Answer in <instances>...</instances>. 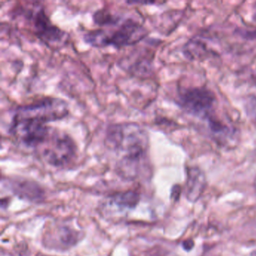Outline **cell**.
I'll list each match as a JSON object with an SVG mask.
<instances>
[{"label": "cell", "mask_w": 256, "mask_h": 256, "mask_svg": "<svg viewBox=\"0 0 256 256\" xmlns=\"http://www.w3.org/2000/svg\"><path fill=\"white\" fill-rule=\"evenodd\" d=\"M184 53L188 59L194 60H203L214 54V52L208 47V44L202 40V36L191 38L184 46Z\"/></svg>", "instance_id": "8"}, {"label": "cell", "mask_w": 256, "mask_h": 256, "mask_svg": "<svg viewBox=\"0 0 256 256\" xmlns=\"http://www.w3.org/2000/svg\"><path fill=\"white\" fill-rule=\"evenodd\" d=\"M16 194L30 200H37L42 198V188L36 184L26 180L13 181L11 184Z\"/></svg>", "instance_id": "9"}, {"label": "cell", "mask_w": 256, "mask_h": 256, "mask_svg": "<svg viewBox=\"0 0 256 256\" xmlns=\"http://www.w3.org/2000/svg\"><path fill=\"white\" fill-rule=\"evenodd\" d=\"M206 180L204 174L198 168L190 167L187 170L186 196L188 202H197L204 192Z\"/></svg>", "instance_id": "7"}, {"label": "cell", "mask_w": 256, "mask_h": 256, "mask_svg": "<svg viewBox=\"0 0 256 256\" xmlns=\"http://www.w3.org/2000/svg\"><path fill=\"white\" fill-rule=\"evenodd\" d=\"M254 188H256V180H254Z\"/></svg>", "instance_id": "13"}, {"label": "cell", "mask_w": 256, "mask_h": 256, "mask_svg": "<svg viewBox=\"0 0 256 256\" xmlns=\"http://www.w3.org/2000/svg\"><path fill=\"white\" fill-rule=\"evenodd\" d=\"M35 152L49 166L66 167L77 157L78 146L68 133L52 128L47 138Z\"/></svg>", "instance_id": "6"}, {"label": "cell", "mask_w": 256, "mask_h": 256, "mask_svg": "<svg viewBox=\"0 0 256 256\" xmlns=\"http://www.w3.org/2000/svg\"><path fill=\"white\" fill-rule=\"evenodd\" d=\"M92 20L98 29L88 31L84 36L85 42L92 47L120 49L136 46L148 36V30L132 18H124L107 8L97 10Z\"/></svg>", "instance_id": "3"}, {"label": "cell", "mask_w": 256, "mask_h": 256, "mask_svg": "<svg viewBox=\"0 0 256 256\" xmlns=\"http://www.w3.org/2000/svg\"><path fill=\"white\" fill-rule=\"evenodd\" d=\"M247 116L256 126V96H250L245 104Z\"/></svg>", "instance_id": "11"}, {"label": "cell", "mask_w": 256, "mask_h": 256, "mask_svg": "<svg viewBox=\"0 0 256 256\" xmlns=\"http://www.w3.org/2000/svg\"><path fill=\"white\" fill-rule=\"evenodd\" d=\"M194 244L192 240L188 239L182 242V246H184V248H185L186 250H187V251L191 250L192 248L194 247Z\"/></svg>", "instance_id": "12"}, {"label": "cell", "mask_w": 256, "mask_h": 256, "mask_svg": "<svg viewBox=\"0 0 256 256\" xmlns=\"http://www.w3.org/2000/svg\"><path fill=\"white\" fill-rule=\"evenodd\" d=\"M12 18L23 20L34 36L48 47H56L66 41V32L52 23L41 2H26L16 6Z\"/></svg>", "instance_id": "5"}, {"label": "cell", "mask_w": 256, "mask_h": 256, "mask_svg": "<svg viewBox=\"0 0 256 256\" xmlns=\"http://www.w3.org/2000/svg\"><path fill=\"white\" fill-rule=\"evenodd\" d=\"M68 114L70 108L65 100L42 97L14 110L8 133L18 144L35 151L50 134L53 127L48 124L65 119Z\"/></svg>", "instance_id": "1"}, {"label": "cell", "mask_w": 256, "mask_h": 256, "mask_svg": "<svg viewBox=\"0 0 256 256\" xmlns=\"http://www.w3.org/2000/svg\"><path fill=\"white\" fill-rule=\"evenodd\" d=\"M104 145L118 157L116 166L122 176H136L149 161V136L137 122H118L109 126Z\"/></svg>", "instance_id": "2"}, {"label": "cell", "mask_w": 256, "mask_h": 256, "mask_svg": "<svg viewBox=\"0 0 256 256\" xmlns=\"http://www.w3.org/2000/svg\"><path fill=\"white\" fill-rule=\"evenodd\" d=\"M176 103L184 112L206 122L210 136L220 144L232 140L235 130L220 119L216 114V96L205 86L180 88Z\"/></svg>", "instance_id": "4"}, {"label": "cell", "mask_w": 256, "mask_h": 256, "mask_svg": "<svg viewBox=\"0 0 256 256\" xmlns=\"http://www.w3.org/2000/svg\"><path fill=\"white\" fill-rule=\"evenodd\" d=\"M114 202L118 206L132 208L138 202V194L133 191L120 193L118 196H115Z\"/></svg>", "instance_id": "10"}, {"label": "cell", "mask_w": 256, "mask_h": 256, "mask_svg": "<svg viewBox=\"0 0 256 256\" xmlns=\"http://www.w3.org/2000/svg\"><path fill=\"white\" fill-rule=\"evenodd\" d=\"M254 19H256V16H254Z\"/></svg>", "instance_id": "14"}]
</instances>
